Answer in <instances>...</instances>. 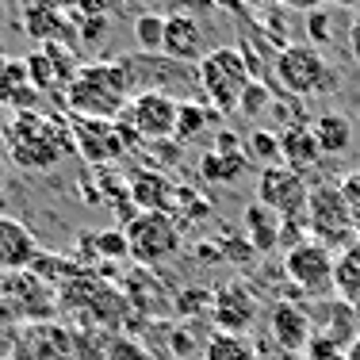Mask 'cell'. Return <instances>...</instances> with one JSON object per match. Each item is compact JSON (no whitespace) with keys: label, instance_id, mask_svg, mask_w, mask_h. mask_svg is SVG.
<instances>
[{"label":"cell","instance_id":"1","mask_svg":"<svg viewBox=\"0 0 360 360\" xmlns=\"http://www.w3.org/2000/svg\"><path fill=\"white\" fill-rule=\"evenodd\" d=\"M4 146L8 158L15 161L27 173H50L58 169L65 158L77 153L73 131L54 115H42V111H23V115H8L4 123Z\"/></svg>","mask_w":360,"mask_h":360},{"label":"cell","instance_id":"2","mask_svg":"<svg viewBox=\"0 0 360 360\" xmlns=\"http://www.w3.org/2000/svg\"><path fill=\"white\" fill-rule=\"evenodd\" d=\"M134 92H139V84H134L131 62L119 58V62L81 65L62 96H65V108H70L77 119H111V123H115L127 111Z\"/></svg>","mask_w":360,"mask_h":360},{"label":"cell","instance_id":"3","mask_svg":"<svg viewBox=\"0 0 360 360\" xmlns=\"http://www.w3.org/2000/svg\"><path fill=\"white\" fill-rule=\"evenodd\" d=\"M200 77V92L207 96V108H215L219 115H230L242 104L245 89L257 81L250 62H245L242 46H215L203 54V62L195 65Z\"/></svg>","mask_w":360,"mask_h":360},{"label":"cell","instance_id":"4","mask_svg":"<svg viewBox=\"0 0 360 360\" xmlns=\"http://www.w3.org/2000/svg\"><path fill=\"white\" fill-rule=\"evenodd\" d=\"M272 77L288 96H326L341 84L333 65L322 58L319 46H303V42H288L276 58H272Z\"/></svg>","mask_w":360,"mask_h":360},{"label":"cell","instance_id":"5","mask_svg":"<svg viewBox=\"0 0 360 360\" xmlns=\"http://www.w3.org/2000/svg\"><path fill=\"white\" fill-rule=\"evenodd\" d=\"M176 111H180L176 96L142 89V92L131 96V104H127V111L115 119V123H119V131H123L127 146H134V142H165V139H173V131H176Z\"/></svg>","mask_w":360,"mask_h":360},{"label":"cell","instance_id":"6","mask_svg":"<svg viewBox=\"0 0 360 360\" xmlns=\"http://www.w3.org/2000/svg\"><path fill=\"white\" fill-rule=\"evenodd\" d=\"M307 230H311L314 242L330 245V250H345V245L356 242V222L349 215L341 184H333V180L311 184V195H307Z\"/></svg>","mask_w":360,"mask_h":360},{"label":"cell","instance_id":"7","mask_svg":"<svg viewBox=\"0 0 360 360\" xmlns=\"http://www.w3.org/2000/svg\"><path fill=\"white\" fill-rule=\"evenodd\" d=\"M127 250L139 264H161L169 261L176 250H180V226L173 215L165 211H139L131 222H127Z\"/></svg>","mask_w":360,"mask_h":360},{"label":"cell","instance_id":"8","mask_svg":"<svg viewBox=\"0 0 360 360\" xmlns=\"http://www.w3.org/2000/svg\"><path fill=\"white\" fill-rule=\"evenodd\" d=\"M333 264H338L333 250H330V245H322V242H314V238L291 245V250L284 253L288 280L295 284V291H303L307 299L333 295Z\"/></svg>","mask_w":360,"mask_h":360},{"label":"cell","instance_id":"9","mask_svg":"<svg viewBox=\"0 0 360 360\" xmlns=\"http://www.w3.org/2000/svg\"><path fill=\"white\" fill-rule=\"evenodd\" d=\"M307 195H311L307 176L288 169V165H264L261 176H257V203L276 211L280 219H303Z\"/></svg>","mask_w":360,"mask_h":360},{"label":"cell","instance_id":"10","mask_svg":"<svg viewBox=\"0 0 360 360\" xmlns=\"http://www.w3.org/2000/svg\"><path fill=\"white\" fill-rule=\"evenodd\" d=\"M12 360H84L81 338L58 322H31L20 330Z\"/></svg>","mask_w":360,"mask_h":360},{"label":"cell","instance_id":"11","mask_svg":"<svg viewBox=\"0 0 360 360\" xmlns=\"http://www.w3.org/2000/svg\"><path fill=\"white\" fill-rule=\"evenodd\" d=\"M70 131H73V142H77V153L92 165H108V161L123 158L127 150V139L119 131V123L111 119H70Z\"/></svg>","mask_w":360,"mask_h":360},{"label":"cell","instance_id":"12","mask_svg":"<svg viewBox=\"0 0 360 360\" xmlns=\"http://www.w3.org/2000/svg\"><path fill=\"white\" fill-rule=\"evenodd\" d=\"M211 319L222 333H245L257 322V299L245 284H222L211 295Z\"/></svg>","mask_w":360,"mask_h":360},{"label":"cell","instance_id":"13","mask_svg":"<svg viewBox=\"0 0 360 360\" xmlns=\"http://www.w3.org/2000/svg\"><path fill=\"white\" fill-rule=\"evenodd\" d=\"M165 58L173 62H184V65H200L203 54H207V39H203V23L195 15H184V12H173L165 15Z\"/></svg>","mask_w":360,"mask_h":360},{"label":"cell","instance_id":"14","mask_svg":"<svg viewBox=\"0 0 360 360\" xmlns=\"http://www.w3.org/2000/svg\"><path fill=\"white\" fill-rule=\"evenodd\" d=\"M39 100L42 92L31 84L27 58H0V104L12 115H23V111H35Z\"/></svg>","mask_w":360,"mask_h":360},{"label":"cell","instance_id":"15","mask_svg":"<svg viewBox=\"0 0 360 360\" xmlns=\"http://www.w3.org/2000/svg\"><path fill=\"white\" fill-rule=\"evenodd\" d=\"M127 200L139 211H165V215H173V203L180 200V192L169 176L153 173V169H139L127 180Z\"/></svg>","mask_w":360,"mask_h":360},{"label":"cell","instance_id":"16","mask_svg":"<svg viewBox=\"0 0 360 360\" xmlns=\"http://www.w3.org/2000/svg\"><path fill=\"white\" fill-rule=\"evenodd\" d=\"M319 161H322V150H319V139H314L311 123H303V119L284 123V131H280V165L295 169V173H307Z\"/></svg>","mask_w":360,"mask_h":360},{"label":"cell","instance_id":"17","mask_svg":"<svg viewBox=\"0 0 360 360\" xmlns=\"http://www.w3.org/2000/svg\"><path fill=\"white\" fill-rule=\"evenodd\" d=\"M272 338L284 353H307V341H311V314L295 303H276L272 307Z\"/></svg>","mask_w":360,"mask_h":360},{"label":"cell","instance_id":"18","mask_svg":"<svg viewBox=\"0 0 360 360\" xmlns=\"http://www.w3.org/2000/svg\"><path fill=\"white\" fill-rule=\"evenodd\" d=\"M39 257V245H35V234H31L23 222L0 215V269L8 272H23L31 261Z\"/></svg>","mask_w":360,"mask_h":360},{"label":"cell","instance_id":"19","mask_svg":"<svg viewBox=\"0 0 360 360\" xmlns=\"http://www.w3.org/2000/svg\"><path fill=\"white\" fill-rule=\"evenodd\" d=\"M242 234L257 253H264V250H272V245H280V238H284V219L253 200L250 207L242 211Z\"/></svg>","mask_w":360,"mask_h":360},{"label":"cell","instance_id":"20","mask_svg":"<svg viewBox=\"0 0 360 360\" xmlns=\"http://www.w3.org/2000/svg\"><path fill=\"white\" fill-rule=\"evenodd\" d=\"M250 153L245 150H207L200 158V176L207 184H234L238 176L250 169Z\"/></svg>","mask_w":360,"mask_h":360},{"label":"cell","instance_id":"21","mask_svg":"<svg viewBox=\"0 0 360 360\" xmlns=\"http://www.w3.org/2000/svg\"><path fill=\"white\" fill-rule=\"evenodd\" d=\"M314 139H319V150L322 158H338V153H345L349 146H353V123H349L341 111H326L311 123Z\"/></svg>","mask_w":360,"mask_h":360},{"label":"cell","instance_id":"22","mask_svg":"<svg viewBox=\"0 0 360 360\" xmlns=\"http://www.w3.org/2000/svg\"><path fill=\"white\" fill-rule=\"evenodd\" d=\"M211 127H219V111L200 104V100H180V111H176V131H173V142H195L200 134H207Z\"/></svg>","mask_w":360,"mask_h":360},{"label":"cell","instance_id":"23","mask_svg":"<svg viewBox=\"0 0 360 360\" xmlns=\"http://www.w3.org/2000/svg\"><path fill=\"white\" fill-rule=\"evenodd\" d=\"M333 291H338V299L349 307L360 299V238L353 245H345L338 257V264H333Z\"/></svg>","mask_w":360,"mask_h":360},{"label":"cell","instance_id":"24","mask_svg":"<svg viewBox=\"0 0 360 360\" xmlns=\"http://www.w3.org/2000/svg\"><path fill=\"white\" fill-rule=\"evenodd\" d=\"M203 360H257V349L245 333H222L215 330L203 341Z\"/></svg>","mask_w":360,"mask_h":360},{"label":"cell","instance_id":"25","mask_svg":"<svg viewBox=\"0 0 360 360\" xmlns=\"http://www.w3.org/2000/svg\"><path fill=\"white\" fill-rule=\"evenodd\" d=\"M27 27H31V35H39L42 42H54L62 35V8L50 4V0L27 4Z\"/></svg>","mask_w":360,"mask_h":360},{"label":"cell","instance_id":"26","mask_svg":"<svg viewBox=\"0 0 360 360\" xmlns=\"http://www.w3.org/2000/svg\"><path fill=\"white\" fill-rule=\"evenodd\" d=\"M134 42H139L142 54H161L165 50V15L142 12L134 20Z\"/></svg>","mask_w":360,"mask_h":360},{"label":"cell","instance_id":"27","mask_svg":"<svg viewBox=\"0 0 360 360\" xmlns=\"http://www.w3.org/2000/svg\"><path fill=\"white\" fill-rule=\"evenodd\" d=\"M250 158H261V161H269V165H280V134L264 131V127L250 131Z\"/></svg>","mask_w":360,"mask_h":360},{"label":"cell","instance_id":"28","mask_svg":"<svg viewBox=\"0 0 360 360\" xmlns=\"http://www.w3.org/2000/svg\"><path fill=\"white\" fill-rule=\"evenodd\" d=\"M92 245H96V253H100V257H108V261L131 257V250H127V234H123V230H104V234H92Z\"/></svg>","mask_w":360,"mask_h":360},{"label":"cell","instance_id":"29","mask_svg":"<svg viewBox=\"0 0 360 360\" xmlns=\"http://www.w3.org/2000/svg\"><path fill=\"white\" fill-rule=\"evenodd\" d=\"M264 108H272V89H269V84H261V81H253L250 89H245L238 111H242V115H250V119H257Z\"/></svg>","mask_w":360,"mask_h":360},{"label":"cell","instance_id":"30","mask_svg":"<svg viewBox=\"0 0 360 360\" xmlns=\"http://www.w3.org/2000/svg\"><path fill=\"white\" fill-rule=\"evenodd\" d=\"M330 31H333V12H330V8H319V12H311V15H307V35H311L314 42H319V46L333 39Z\"/></svg>","mask_w":360,"mask_h":360},{"label":"cell","instance_id":"31","mask_svg":"<svg viewBox=\"0 0 360 360\" xmlns=\"http://www.w3.org/2000/svg\"><path fill=\"white\" fill-rule=\"evenodd\" d=\"M104 360H153V356L146 353L134 338H119V341H111V345H108V356Z\"/></svg>","mask_w":360,"mask_h":360},{"label":"cell","instance_id":"32","mask_svg":"<svg viewBox=\"0 0 360 360\" xmlns=\"http://www.w3.org/2000/svg\"><path fill=\"white\" fill-rule=\"evenodd\" d=\"M338 184H341V195H345V203H349V215H353V222H356V234H360V173H349V176H341Z\"/></svg>","mask_w":360,"mask_h":360},{"label":"cell","instance_id":"33","mask_svg":"<svg viewBox=\"0 0 360 360\" xmlns=\"http://www.w3.org/2000/svg\"><path fill=\"white\" fill-rule=\"evenodd\" d=\"M169 349H173L176 356H195V353H200V341H195L192 330L173 326V330H169Z\"/></svg>","mask_w":360,"mask_h":360},{"label":"cell","instance_id":"34","mask_svg":"<svg viewBox=\"0 0 360 360\" xmlns=\"http://www.w3.org/2000/svg\"><path fill=\"white\" fill-rule=\"evenodd\" d=\"M104 31H108V20H104V15L81 23V39H84V42H104Z\"/></svg>","mask_w":360,"mask_h":360},{"label":"cell","instance_id":"35","mask_svg":"<svg viewBox=\"0 0 360 360\" xmlns=\"http://www.w3.org/2000/svg\"><path fill=\"white\" fill-rule=\"evenodd\" d=\"M176 12H184V15H195V20H200V15H215L219 8L211 4V0H180V8Z\"/></svg>","mask_w":360,"mask_h":360},{"label":"cell","instance_id":"36","mask_svg":"<svg viewBox=\"0 0 360 360\" xmlns=\"http://www.w3.org/2000/svg\"><path fill=\"white\" fill-rule=\"evenodd\" d=\"M349 54H353V62L360 65V12L353 15V23H349Z\"/></svg>","mask_w":360,"mask_h":360},{"label":"cell","instance_id":"37","mask_svg":"<svg viewBox=\"0 0 360 360\" xmlns=\"http://www.w3.org/2000/svg\"><path fill=\"white\" fill-rule=\"evenodd\" d=\"M284 8H295V12H319V8H326V0H280Z\"/></svg>","mask_w":360,"mask_h":360},{"label":"cell","instance_id":"38","mask_svg":"<svg viewBox=\"0 0 360 360\" xmlns=\"http://www.w3.org/2000/svg\"><path fill=\"white\" fill-rule=\"evenodd\" d=\"M211 4H215L219 12H238V15H242L245 8H250V0H211Z\"/></svg>","mask_w":360,"mask_h":360},{"label":"cell","instance_id":"39","mask_svg":"<svg viewBox=\"0 0 360 360\" xmlns=\"http://www.w3.org/2000/svg\"><path fill=\"white\" fill-rule=\"evenodd\" d=\"M345 360H360V333L353 341H349V349H345Z\"/></svg>","mask_w":360,"mask_h":360},{"label":"cell","instance_id":"40","mask_svg":"<svg viewBox=\"0 0 360 360\" xmlns=\"http://www.w3.org/2000/svg\"><path fill=\"white\" fill-rule=\"evenodd\" d=\"M330 4H338V8H353V12H360V0H330Z\"/></svg>","mask_w":360,"mask_h":360},{"label":"cell","instance_id":"41","mask_svg":"<svg viewBox=\"0 0 360 360\" xmlns=\"http://www.w3.org/2000/svg\"><path fill=\"white\" fill-rule=\"evenodd\" d=\"M4 123H8V108L0 104V131H4Z\"/></svg>","mask_w":360,"mask_h":360},{"label":"cell","instance_id":"42","mask_svg":"<svg viewBox=\"0 0 360 360\" xmlns=\"http://www.w3.org/2000/svg\"><path fill=\"white\" fill-rule=\"evenodd\" d=\"M146 0H123V8H142Z\"/></svg>","mask_w":360,"mask_h":360},{"label":"cell","instance_id":"43","mask_svg":"<svg viewBox=\"0 0 360 360\" xmlns=\"http://www.w3.org/2000/svg\"><path fill=\"white\" fill-rule=\"evenodd\" d=\"M250 4H276V0H250Z\"/></svg>","mask_w":360,"mask_h":360},{"label":"cell","instance_id":"44","mask_svg":"<svg viewBox=\"0 0 360 360\" xmlns=\"http://www.w3.org/2000/svg\"><path fill=\"white\" fill-rule=\"evenodd\" d=\"M0 23H4V0H0Z\"/></svg>","mask_w":360,"mask_h":360},{"label":"cell","instance_id":"45","mask_svg":"<svg viewBox=\"0 0 360 360\" xmlns=\"http://www.w3.org/2000/svg\"><path fill=\"white\" fill-rule=\"evenodd\" d=\"M356 119H360V104H356Z\"/></svg>","mask_w":360,"mask_h":360}]
</instances>
